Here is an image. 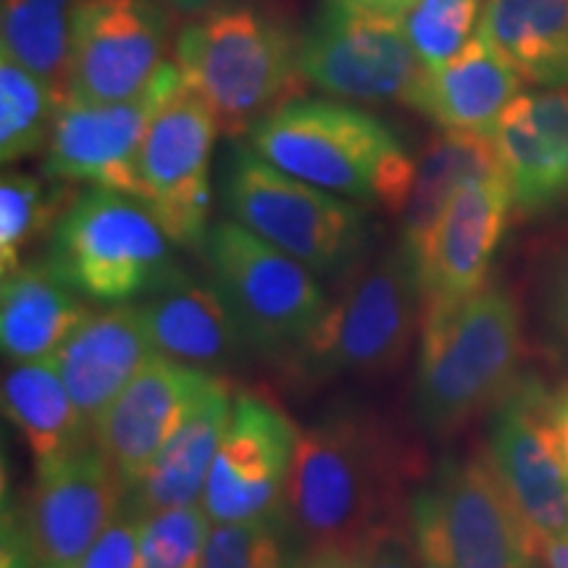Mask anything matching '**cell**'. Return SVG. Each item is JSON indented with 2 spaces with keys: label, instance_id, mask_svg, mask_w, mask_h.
Returning a JSON list of instances; mask_svg holds the SVG:
<instances>
[{
  "label": "cell",
  "instance_id": "cell-17",
  "mask_svg": "<svg viewBox=\"0 0 568 568\" xmlns=\"http://www.w3.org/2000/svg\"><path fill=\"white\" fill-rule=\"evenodd\" d=\"M510 213L514 195L503 169L460 184L416 255L424 303H458L487 287Z\"/></svg>",
  "mask_w": 568,
  "mask_h": 568
},
{
  "label": "cell",
  "instance_id": "cell-41",
  "mask_svg": "<svg viewBox=\"0 0 568 568\" xmlns=\"http://www.w3.org/2000/svg\"><path fill=\"white\" fill-rule=\"evenodd\" d=\"M176 3H182V6H184V9H197V6L213 3V0H176Z\"/></svg>",
  "mask_w": 568,
  "mask_h": 568
},
{
  "label": "cell",
  "instance_id": "cell-34",
  "mask_svg": "<svg viewBox=\"0 0 568 568\" xmlns=\"http://www.w3.org/2000/svg\"><path fill=\"white\" fill-rule=\"evenodd\" d=\"M145 518L148 510L126 489L119 514L84 552L77 568H145L142 566V524Z\"/></svg>",
  "mask_w": 568,
  "mask_h": 568
},
{
  "label": "cell",
  "instance_id": "cell-16",
  "mask_svg": "<svg viewBox=\"0 0 568 568\" xmlns=\"http://www.w3.org/2000/svg\"><path fill=\"white\" fill-rule=\"evenodd\" d=\"M166 42L169 21L153 0H82L69 98L111 103L140 95L166 63Z\"/></svg>",
  "mask_w": 568,
  "mask_h": 568
},
{
  "label": "cell",
  "instance_id": "cell-21",
  "mask_svg": "<svg viewBox=\"0 0 568 568\" xmlns=\"http://www.w3.org/2000/svg\"><path fill=\"white\" fill-rule=\"evenodd\" d=\"M524 80L487 38L477 34L456 59L426 71L410 109L422 111L439 130L493 138L497 122L521 95Z\"/></svg>",
  "mask_w": 568,
  "mask_h": 568
},
{
  "label": "cell",
  "instance_id": "cell-40",
  "mask_svg": "<svg viewBox=\"0 0 568 568\" xmlns=\"http://www.w3.org/2000/svg\"><path fill=\"white\" fill-rule=\"evenodd\" d=\"M542 560L545 568H568V535L545 539Z\"/></svg>",
  "mask_w": 568,
  "mask_h": 568
},
{
  "label": "cell",
  "instance_id": "cell-39",
  "mask_svg": "<svg viewBox=\"0 0 568 568\" xmlns=\"http://www.w3.org/2000/svg\"><path fill=\"white\" fill-rule=\"evenodd\" d=\"M329 3L347 6L355 11H368V13H382V17H395L400 19L416 0H329Z\"/></svg>",
  "mask_w": 568,
  "mask_h": 568
},
{
  "label": "cell",
  "instance_id": "cell-38",
  "mask_svg": "<svg viewBox=\"0 0 568 568\" xmlns=\"http://www.w3.org/2000/svg\"><path fill=\"white\" fill-rule=\"evenodd\" d=\"M550 424L552 435H556L560 458H564V468L568 474V382L550 389Z\"/></svg>",
  "mask_w": 568,
  "mask_h": 568
},
{
  "label": "cell",
  "instance_id": "cell-33",
  "mask_svg": "<svg viewBox=\"0 0 568 568\" xmlns=\"http://www.w3.org/2000/svg\"><path fill=\"white\" fill-rule=\"evenodd\" d=\"M211 529L203 503L153 510L142 524V566L201 568Z\"/></svg>",
  "mask_w": 568,
  "mask_h": 568
},
{
  "label": "cell",
  "instance_id": "cell-8",
  "mask_svg": "<svg viewBox=\"0 0 568 568\" xmlns=\"http://www.w3.org/2000/svg\"><path fill=\"white\" fill-rule=\"evenodd\" d=\"M222 195L234 222L293 255L318 280H339L364 258V211L347 197L282 172L251 145H232Z\"/></svg>",
  "mask_w": 568,
  "mask_h": 568
},
{
  "label": "cell",
  "instance_id": "cell-4",
  "mask_svg": "<svg viewBox=\"0 0 568 568\" xmlns=\"http://www.w3.org/2000/svg\"><path fill=\"white\" fill-rule=\"evenodd\" d=\"M406 524L422 568H529L542 556L487 450L439 460L410 489Z\"/></svg>",
  "mask_w": 568,
  "mask_h": 568
},
{
  "label": "cell",
  "instance_id": "cell-9",
  "mask_svg": "<svg viewBox=\"0 0 568 568\" xmlns=\"http://www.w3.org/2000/svg\"><path fill=\"white\" fill-rule=\"evenodd\" d=\"M203 247L211 284L247 351L287 364L329 305L318 276L234 219L213 224Z\"/></svg>",
  "mask_w": 568,
  "mask_h": 568
},
{
  "label": "cell",
  "instance_id": "cell-30",
  "mask_svg": "<svg viewBox=\"0 0 568 568\" xmlns=\"http://www.w3.org/2000/svg\"><path fill=\"white\" fill-rule=\"evenodd\" d=\"M303 545L287 510L240 524H213L201 568H295Z\"/></svg>",
  "mask_w": 568,
  "mask_h": 568
},
{
  "label": "cell",
  "instance_id": "cell-10",
  "mask_svg": "<svg viewBox=\"0 0 568 568\" xmlns=\"http://www.w3.org/2000/svg\"><path fill=\"white\" fill-rule=\"evenodd\" d=\"M124 493L95 439L40 460L24 506L3 516V568H77L119 514Z\"/></svg>",
  "mask_w": 568,
  "mask_h": 568
},
{
  "label": "cell",
  "instance_id": "cell-23",
  "mask_svg": "<svg viewBox=\"0 0 568 568\" xmlns=\"http://www.w3.org/2000/svg\"><path fill=\"white\" fill-rule=\"evenodd\" d=\"M232 400L234 395L226 382L211 374L145 477L130 487L134 500L148 514L201 503L211 464L230 426Z\"/></svg>",
  "mask_w": 568,
  "mask_h": 568
},
{
  "label": "cell",
  "instance_id": "cell-32",
  "mask_svg": "<svg viewBox=\"0 0 568 568\" xmlns=\"http://www.w3.org/2000/svg\"><path fill=\"white\" fill-rule=\"evenodd\" d=\"M59 190L45 187L38 176L6 172L0 182V266L17 272L21 255L51 226L59 213Z\"/></svg>",
  "mask_w": 568,
  "mask_h": 568
},
{
  "label": "cell",
  "instance_id": "cell-36",
  "mask_svg": "<svg viewBox=\"0 0 568 568\" xmlns=\"http://www.w3.org/2000/svg\"><path fill=\"white\" fill-rule=\"evenodd\" d=\"M355 556H358V568H422L406 524L374 531Z\"/></svg>",
  "mask_w": 568,
  "mask_h": 568
},
{
  "label": "cell",
  "instance_id": "cell-20",
  "mask_svg": "<svg viewBox=\"0 0 568 568\" xmlns=\"http://www.w3.org/2000/svg\"><path fill=\"white\" fill-rule=\"evenodd\" d=\"M153 355L142 308L119 303L84 318L59 347L55 364L84 422L95 426Z\"/></svg>",
  "mask_w": 568,
  "mask_h": 568
},
{
  "label": "cell",
  "instance_id": "cell-18",
  "mask_svg": "<svg viewBox=\"0 0 568 568\" xmlns=\"http://www.w3.org/2000/svg\"><path fill=\"white\" fill-rule=\"evenodd\" d=\"M209 376L155 353L98 418L92 439L126 489L145 477Z\"/></svg>",
  "mask_w": 568,
  "mask_h": 568
},
{
  "label": "cell",
  "instance_id": "cell-2",
  "mask_svg": "<svg viewBox=\"0 0 568 568\" xmlns=\"http://www.w3.org/2000/svg\"><path fill=\"white\" fill-rule=\"evenodd\" d=\"M524 322L516 297L487 284L458 303H424L414 410L429 435L458 432L493 410L521 376Z\"/></svg>",
  "mask_w": 568,
  "mask_h": 568
},
{
  "label": "cell",
  "instance_id": "cell-25",
  "mask_svg": "<svg viewBox=\"0 0 568 568\" xmlns=\"http://www.w3.org/2000/svg\"><path fill=\"white\" fill-rule=\"evenodd\" d=\"M3 408L38 464L92 443V426L71 400L55 355L11 361L3 374Z\"/></svg>",
  "mask_w": 568,
  "mask_h": 568
},
{
  "label": "cell",
  "instance_id": "cell-7",
  "mask_svg": "<svg viewBox=\"0 0 568 568\" xmlns=\"http://www.w3.org/2000/svg\"><path fill=\"white\" fill-rule=\"evenodd\" d=\"M172 245L140 197L90 187L59 216L45 261L82 297L119 305L148 297L182 274Z\"/></svg>",
  "mask_w": 568,
  "mask_h": 568
},
{
  "label": "cell",
  "instance_id": "cell-31",
  "mask_svg": "<svg viewBox=\"0 0 568 568\" xmlns=\"http://www.w3.org/2000/svg\"><path fill=\"white\" fill-rule=\"evenodd\" d=\"M487 0H416L403 13V30L426 71L445 67L474 40Z\"/></svg>",
  "mask_w": 568,
  "mask_h": 568
},
{
  "label": "cell",
  "instance_id": "cell-15",
  "mask_svg": "<svg viewBox=\"0 0 568 568\" xmlns=\"http://www.w3.org/2000/svg\"><path fill=\"white\" fill-rule=\"evenodd\" d=\"M487 456L539 539L568 535V474L550 424V389L521 374L489 410Z\"/></svg>",
  "mask_w": 568,
  "mask_h": 568
},
{
  "label": "cell",
  "instance_id": "cell-19",
  "mask_svg": "<svg viewBox=\"0 0 568 568\" xmlns=\"http://www.w3.org/2000/svg\"><path fill=\"white\" fill-rule=\"evenodd\" d=\"M493 145L516 213L535 219L568 203V88L521 92L497 122Z\"/></svg>",
  "mask_w": 568,
  "mask_h": 568
},
{
  "label": "cell",
  "instance_id": "cell-27",
  "mask_svg": "<svg viewBox=\"0 0 568 568\" xmlns=\"http://www.w3.org/2000/svg\"><path fill=\"white\" fill-rule=\"evenodd\" d=\"M500 172L493 138L471 132L443 130L432 138L416 155L414 182H410L406 205L397 213L400 216V243L414 253L422 251L426 234L443 213L445 203L460 184Z\"/></svg>",
  "mask_w": 568,
  "mask_h": 568
},
{
  "label": "cell",
  "instance_id": "cell-5",
  "mask_svg": "<svg viewBox=\"0 0 568 568\" xmlns=\"http://www.w3.org/2000/svg\"><path fill=\"white\" fill-rule=\"evenodd\" d=\"M176 67L216 116L219 130L251 132L303 80L287 24L245 3L213 6L176 40Z\"/></svg>",
  "mask_w": 568,
  "mask_h": 568
},
{
  "label": "cell",
  "instance_id": "cell-13",
  "mask_svg": "<svg viewBox=\"0 0 568 568\" xmlns=\"http://www.w3.org/2000/svg\"><path fill=\"white\" fill-rule=\"evenodd\" d=\"M219 122L187 82L161 105L140 148V201L180 247L205 243Z\"/></svg>",
  "mask_w": 568,
  "mask_h": 568
},
{
  "label": "cell",
  "instance_id": "cell-3",
  "mask_svg": "<svg viewBox=\"0 0 568 568\" xmlns=\"http://www.w3.org/2000/svg\"><path fill=\"white\" fill-rule=\"evenodd\" d=\"M251 148L282 172L353 203L400 213L416 159L397 134L355 105L295 98L247 132Z\"/></svg>",
  "mask_w": 568,
  "mask_h": 568
},
{
  "label": "cell",
  "instance_id": "cell-42",
  "mask_svg": "<svg viewBox=\"0 0 568 568\" xmlns=\"http://www.w3.org/2000/svg\"><path fill=\"white\" fill-rule=\"evenodd\" d=\"M529 568H542V566H539V564H535V566H529Z\"/></svg>",
  "mask_w": 568,
  "mask_h": 568
},
{
  "label": "cell",
  "instance_id": "cell-14",
  "mask_svg": "<svg viewBox=\"0 0 568 568\" xmlns=\"http://www.w3.org/2000/svg\"><path fill=\"white\" fill-rule=\"evenodd\" d=\"M301 432L261 393H237L222 445L203 489L213 524H240L282 516L287 506Z\"/></svg>",
  "mask_w": 568,
  "mask_h": 568
},
{
  "label": "cell",
  "instance_id": "cell-35",
  "mask_svg": "<svg viewBox=\"0 0 568 568\" xmlns=\"http://www.w3.org/2000/svg\"><path fill=\"white\" fill-rule=\"evenodd\" d=\"M537 305L542 345L552 358L568 364V245L545 274Z\"/></svg>",
  "mask_w": 568,
  "mask_h": 568
},
{
  "label": "cell",
  "instance_id": "cell-37",
  "mask_svg": "<svg viewBox=\"0 0 568 568\" xmlns=\"http://www.w3.org/2000/svg\"><path fill=\"white\" fill-rule=\"evenodd\" d=\"M295 568H358V556L345 548H303Z\"/></svg>",
  "mask_w": 568,
  "mask_h": 568
},
{
  "label": "cell",
  "instance_id": "cell-22",
  "mask_svg": "<svg viewBox=\"0 0 568 568\" xmlns=\"http://www.w3.org/2000/svg\"><path fill=\"white\" fill-rule=\"evenodd\" d=\"M155 353L176 364L219 374L247 351L237 324L209 282L180 274L140 303Z\"/></svg>",
  "mask_w": 568,
  "mask_h": 568
},
{
  "label": "cell",
  "instance_id": "cell-24",
  "mask_svg": "<svg viewBox=\"0 0 568 568\" xmlns=\"http://www.w3.org/2000/svg\"><path fill=\"white\" fill-rule=\"evenodd\" d=\"M88 297L77 293L48 261L3 274L0 343L9 361L53 358L71 332L90 316Z\"/></svg>",
  "mask_w": 568,
  "mask_h": 568
},
{
  "label": "cell",
  "instance_id": "cell-12",
  "mask_svg": "<svg viewBox=\"0 0 568 568\" xmlns=\"http://www.w3.org/2000/svg\"><path fill=\"white\" fill-rule=\"evenodd\" d=\"M182 82L180 67L166 61L155 80L126 101L90 103L69 98L55 116L42 174L48 180L82 182L140 197L142 140L155 113Z\"/></svg>",
  "mask_w": 568,
  "mask_h": 568
},
{
  "label": "cell",
  "instance_id": "cell-6",
  "mask_svg": "<svg viewBox=\"0 0 568 568\" xmlns=\"http://www.w3.org/2000/svg\"><path fill=\"white\" fill-rule=\"evenodd\" d=\"M422 316L418 264L414 253L397 243L329 301L322 322L284 366L308 385L337 376H387L408 358Z\"/></svg>",
  "mask_w": 568,
  "mask_h": 568
},
{
  "label": "cell",
  "instance_id": "cell-28",
  "mask_svg": "<svg viewBox=\"0 0 568 568\" xmlns=\"http://www.w3.org/2000/svg\"><path fill=\"white\" fill-rule=\"evenodd\" d=\"M82 0H0V38L3 53L69 101L71 42Z\"/></svg>",
  "mask_w": 568,
  "mask_h": 568
},
{
  "label": "cell",
  "instance_id": "cell-1",
  "mask_svg": "<svg viewBox=\"0 0 568 568\" xmlns=\"http://www.w3.org/2000/svg\"><path fill=\"white\" fill-rule=\"evenodd\" d=\"M416 479L414 447L395 426L368 408L343 406L297 439L284 510L303 548L358 552L374 531L406 524Z\"/></svg>",
  "mask_w": 568,
  "mask_h": 568
},
{
  "label": "cell",
  "instance_id": "cell-26",
  "mask_svg": "<svg viewBox=\"0 0 568 568\" xmlns=\"http://www.w3.org/2000/svg\"><path fill=\"white\" fill-rule=\"evenodd\" d=\"M479 34L524 82L568 88V0H487Z\"/></svg>",
  "mask_w": 568,
  "mask_h": 568
},
{
  "label": "cell",
  "instance_id": "cell-11",
  "mask_svg": "<svg viewBox=\"0 0 568 568\" xmlns=\"http://www.w3.org/2000/svg\"><path fill=\"white\" fill-rule=\"evenodd\" d=\"M297 69L314 88L355 103L414 101L426 69L403 21L329 3L297 38Z\"/></svg>",
  "mask_w": 568,
  "mask_h": 568
},
{
  "label": "cell",
  "instance_id": "cell-29",
  "mask_svg": "<svg viewBox=\"0 0 568 568\" xmlns=\"http://www.w3.org/2000/svg\"><path fill=\"white\" fill-rule=\"evenodd\" d=\"M61 105L59 95L38 74L0 51V159L3 163L40 153L51 140Z\"/></svg>",
  "mask_w": 568,
  "mask_h": 568
}]
</instances>
